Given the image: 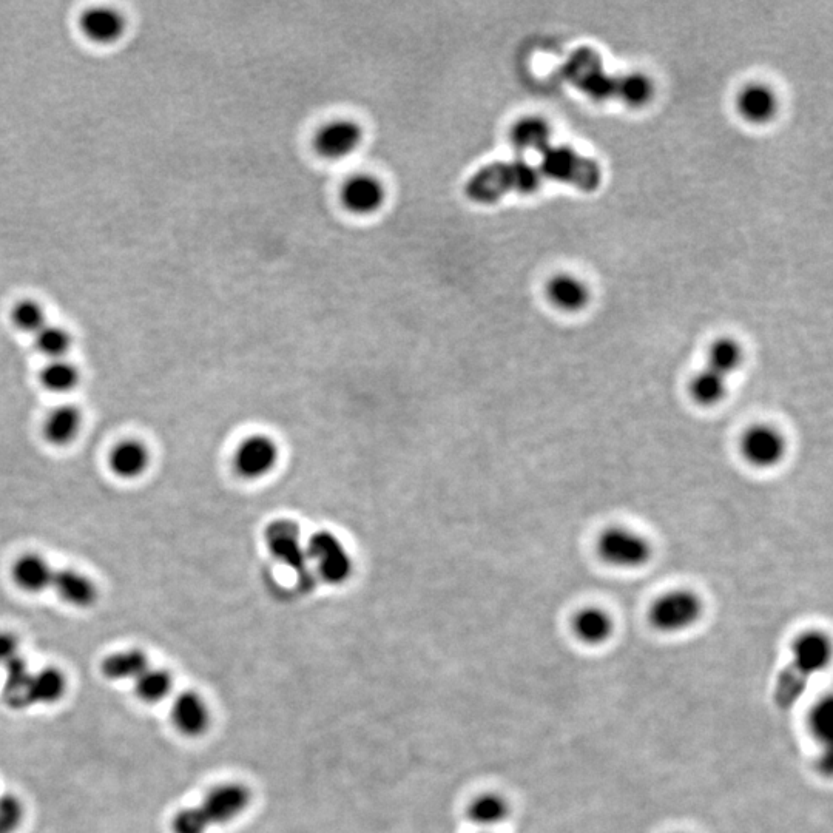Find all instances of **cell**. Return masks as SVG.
Wrapping results in <instances>:
<instances>
[{
	"instance_id": "6da1fadb",
	"label": "cell",
	"mask_w": 833,
	"mask_h": 833,
	"mask_svg": "<svg viewBox=\"0 0 833 833\" xmlns=\"http://www.w3.org/2000/svg\"><path fill=\"white\" fill-rule=\"evenodd\" d=\"M542 173L525 161L494 162L474 173L466 184L469 198L480 204L496 203L506 193L539 189Z\"/></svg>"
},
{
	"instance_id": "7a4b0ae2",
	"label": "cell",
	"mask_w": 833,
	"mask_h": 833,
	"mask_svg": "<svg viewBox=\"0 0 833 833\" xmlns=\"http://www.w3.org/2000/svg\"><path fill=\"white\" fill-rule=\"evenodd\" d=\"M832 658V644L821 631H807L796 639L792 648V662L787 665L776 688L778 702L783 707L792 704L803 693L807 679L823 672Z\"/></svg>"
},
{
	"instance_id": "3957f363",
	"label": "cell",
	"mask_w": 833,
	"mask_h": 833,
	"mask_svg": "<svg viewBox=\"0 0 833 833\" xmlns=\"http://www.w3.org/2000/svg\"><path fill=\"white\" fill-rule=\"evenodd\" d=\"M539 152L542 155L539 169L542 175L571 184L585 192H593L601 186V167L593 159L579 155L570 147L551 146L550 142Z\"/></svg>"
},
{
	"instance_id": "277c9868",
	"label": "cell",
	"mask_w": 833,
	"mask_h": 833,
	"mask_svg": "<svg viewBox=\"0 0 833 833\" xmlns=\"http://www.w3.org/2000/svg\"><path fill=\"white\" fill-rule=\"evenodd\" d=\"M562 75L574 87L597 101L618 96L619 78H611L605 73L601 56L593 48L581 47L574 50L562 67Z\"/></svg>"
},
{
	"instance_id": "5b68a950",
	"label": "cell",
	"mask_w": 833,
	"mask_h": 833,
	"mask_svg": "<svg viewBox=\"0 0 833 833\" xmlns=\"http://www.w3.org/2000/svg\"><path fill=\"white\" fill-rule=\"evenodd\" d=\"M266 543L275 559L289 568L303 587L312 584L311 560L297 523L292 520L270 523L266 530Z\"/></svg>"
},
{
	"instance_id": "8992f818",
	"label": "cell",
	"mask_w": 833,
	"mask_h": 833,
	"mask_svg": "<svg viewBox=\"0 0 833 833\" xmlns=\"http://www.w3.org/2000/svg\"><path fill=\"white\" fill-rule=\"evenodd\" d=\"M704 604L693 591H668L651 605L648 619L661 633H682L698 624Z\"/></svg>"
},
{
	"instance_id": "52a82bcc",
	"label": "cell",
	"mask_w": 833,
	"mask_h": 833,
	"mask_svg": "<svg viewBox=\"0 0 833 833\" xmlns=\"http://www.w3.org/2000/svg\"><path fill=\"white\" fill-rule=\"evenodd\" d=\"M252 793L240 783H224L210 789L198 806L193 807L209 832L212 826L233 823L249 809Z\"/></svg>"
},
{
	"instance_id": "ba28073f",
	"label": "cell",
	"mask_w": 833,
	"mask_h": 833,
	"mask_svg": "<svg viewBox=\"0 0 833 833\" xmlns=\"http://www.w3.org/2000/svg\"><path fill=\"white\" fill-rule=\"evenodd\" d=\"M599 556L613 567L633 570L651 559V545L644 536L624 527H611L597 540Z\"/></svg>"
},
{
	"instance_id": "9c48e42d",
	"label": "cell",
	"mask_w": 833,
	"mask_h": 833,
	"mask_svg": "<svg viewBox=\"0 0 833 833\" xmlns=\"http://www.w3.org/2000/svg\"><path fill=\"white\" fill-rule=\"evenodd\" d=\"M306 545L309 560L315 565V570L323 577L324 582L340 585L349 581L354 571V562L343 542L335 534L320 531L314 534Z\"/></svg>"
},
{
	"instance_id": "30bf717a",
	"label": "cell",
	"mask_w": 833,
	"mask_h": 833,
	"mask_svg": "<svg viewBox=\"0 0 833 833\" xmlns=\"http://www.w3.org/2000/svg\"><path fill=\"white\" fill-rule=\"evenodd\" d=\"M742 457L755 468L769 469L786 457V437L770 425H755L744 432L739 443Z\"/></svg>"
},
{
	"instance_id": "8fae6325",
	"label": "cell",
	"mask_w": 833,
	"mask_h": 833,
	"mask_svg": "<svg viewBox=\"0 0 833 833\" xmlns=\"http://www.w3.org/2000/svg\"><path fill=\"white\" fill-rule=\"evenodd\" d=\"M280 462L277 443L267 436H252L238 445L233 454V468L246 480H258L269 476Z\"/></svg>"
},
{
	"instance_id": "7c38bea8",
	"label": "cell",
	"mask_w": 833,
	"mask_h": 833,
	"mask_svg": "<svg viewBox=\"0 0 833 833\" xmlns=\"http://www.w3.org/2000/svg\"><path fill=\"white\" fill-rule=\"evenodd\" d=\"M172 721L176 730L184 736H203L209 730L212 721L206 699L195 690L179 693L172 705Z\"/></svg>"
},
{
	"instance_id": "4fadbf2b",
	"label": "cell",
	"mask_w": 833,
	"mask_h": 833,
	"mask_svg": "<svg viewBox=\"0 0 833 833\" xmlns=\"http://www.w3.org/2000/svg\"><path fill=\"white\" fill-rule=\"evenodd\" d=\"M363 141V130L357 122L337 119L324 125L315 139L318 152L326 158L341 159L352 155Z\"/></svg>"
},
{
	"instance_id": "5bb4252c",
	"label": "cell",
	"mask_w": 833,
	"mask_h": 833,
	"mask_svg": "<svg viewBox=\"0 0 833 833\" xmlns=\"http://www.w3.org/2000/svg\"><path fill=\"white\" fill-rule=\"evenodd\" d=\"M385 199L386 190L382 181L371 175L355 176L343 189V203L351 212L361 215L378 212Z\"/></svg>"
},
{
	"instance_id": "9a60e30c",
	"label": "cell",
	"mask_w": 833,
	"mask_h": 833,
	"mask_svg": "<svg viewBox=\"0 0 833 833\" xmlns=\"http://www.w3.org/2000/svg\"><path fill=\"white\" fill-rule=\"evenodd\" d=\"M79 28L96 44H113L125 31V19L119 11L108 7L88 8L79 21Z\"/></svg>"
},
{
	"instance_id": "2e32d148",
	"label": "cell",
	"mask_w": 833,
	"mask_h": 833,
	"mask_svg": "<svg viewBox=\"0 0 833 833\" xmlns=\"http://www.w3.org/2000/svg\"><path fill=\"white\" fill-rule=\"evenodd\" d=\"M51 587L67 604L78 608H88L95 605L98 590L88 577L75 570L54 571Z\"/></svg>"
},
{
	"instance_id": "e0dca14e",
	"label": "cell",
	"mask_w": 833,
	"mask_h": 833,
	"mask_svg": "<svg viewBox=\"0 0 833 833\" xmlns=\"http://www.w3.org/2000/svg\"><path fill=\"white\" fill-rule=\"evenodd\" d=\"M573 631L576 638L584 644H605L613 636V618L602 608H584L574 618Z\"/></svg>"
},
{
	"instance_id": "ac0fdd59",
	"label": "cell",
	"mask_w": 833,
	"mask_h": 833,
	"mask_svg": "<svg viewBox=\"0 0 833 833\" xmlns=\"http://www.w3.org/2000/svg\"><path fill=\"white\" fill-rule=\"evenodd\" d=\"M149 449L136 440L119 443L110 454V466L113 473L121 479H136L146 473L149 466Z\"/></svg>"
},
{
	"instance_id": "d6986e66",
	"label": "cell",
	"mask_w": 833,
	"mask_h": 833,
	"mask_svg": "<svg viewBox=\"0 0 833 833\" xmlns=\"http://www.w3.org/2000/svg\"><path fill=\"white\" fill-rule=\"evenodd\" d=\"M14 582L28 593H41L53 584L54 570L38 554H25L13 567Z\"/></svg>"
},
{
	"instance_id": "ffe728a7",
	"label": "cell",
	"mask_w": 833,
	"mask_h": 833,
	"mask_svg": "<svg viewBox=\"0 0 833 833\" xmlns=\"http://www.w3.org/2000/svg\"><path fill=\"white\" fill-rule=\"evenodd\" d=\"M67 692V679L56 667H47L41 672L31 673L28 684V704L50 705L61 701Z\"/></svg>"
},
{
	"instance_id": "44dd1931",
	"label": "cell",
	"mask_w": 833,
	"mask_h": 833,
	"mask_svg": "<svg viewBox=\"0 0 833 833\" xmlns=\"http://www.w3.org/2000/svg\"><path fill=\"white\" fill-rule=\"evenodd\" d=\"M149 668V658L141 650L113 653L102 661L101 672L110 681H136Z\"/></svg>"
},
{
	"instance_id": "7402d4cb",
	"label": "cell",
	"mask_w": 833,
	"mask_h": 833,
	"mask_svg": "<svg viewBox=\"0 0 833 833\" xmlns=\"http://www.w3.org/2000/svg\"><path fill=\"white\" fill-rule=\"evenodd\" d=\"M82 425V414L76 406H59L48 415L45 422V437L54 446H65L73 442Z\"/></svg>"
},
{
	"instance_id": "603a6c76",
	"label": "cell",
	"mask_w": 833,
	"mask_h": 833,
	"mask_svg": "<svg viewBox=\"0 0 833 833\" xmlns=\"http://www.w3.org/2000/svg\"><path fill=\"white\" fill-rule=\"evenodd\" d=\"M510 817V804L497 793H482L468 806V818L482 829H493Z\"/></svg>"
},
{
	"instance_id": "cb8c5ba5",
	"label": "cell",
	"mask_w": 833,
	"mask_h": 833,
	"mask_svg": "<svg viewBox=\"0 0 833 833\" xmlns=\"http://www.w3.org/2000/svg\"><path fill=\"white\" fill-rule=\"evenodd\" d=\"M4 699L5 704L14 710H24L30 707L28 704V684H30L31 672L28 670L27 662L17 656L16 659L5 665Z\"/></svg>"
},
{
	"instance_id": "d4e9b609",
	"label": "cell",
	"mask_w": 833,
	"mask_h": 833,
	"mask_svg": "<svg viewBox=\"0 0 833 833\" xmlns=\"http://www.w3.org/2000/svg\"><path fill=\"white\" fill-rule=\"evenodd\" d=\"M738 105L749 121L764 122L775 113L776 99L764 85H750L739 95Z\"/></svg>"
},
{
	"instance_id": "484cf974",
	"label": "cell",
	"mask_w": 833,
	"mask_h": 833,
	"mask_svg": "<svg viewBox=\"0 0 833 833\" xmlns=\"http://www.w3.org/2000/svg\"><path fill=\"white\" fill-rule=\"evenodd\" d=\"M690 395L698 405H718L727 395V378L705 368L690 383Z\"/></svg>"
},
{
	"instance_id": "4316f807",
	"label": "cell",
	"mask_w": 833,
	"mask_h": 833,
	"mask_svg": "<svg viewBox=\"0 0 833 833\" xmlns=\"http://www.w3.org/2000/svg\"><path fill=\"white\" fill-rule=\"evenodd\" d=\"M548 297L564 311H579L587 304L588 292L576 278L557 277L548 286Z\"/></svg>"
},
{
	"instance_id": "83f0119b",
	"label": "cell",
	"mask_w": 833,
	"mask_h": 833,
	"mask_svg": "<svg viewBox=\"0 0 833 833\" xmlns=\"http://www.w3.org/2000/svg\"><path fill=\"white\" fill-rule=\"evenodd\" d=\"M510 136L517 149L539 152L550 141V127L539 118L520 119L511 129Z\"/></svg>"
},
{
	"instance_id": "f1b7e54d",
	"label": "cell",
	"mask_w": 833,
	"mask_h": 833,
	"mask_svg": "<svg viewBox=\"0 0 833 833\" xmlns=\"http://www.w3.org/2000/svg\"><path fill=\"white\" fill-rule=\"evenodd\" d=\"M173 679L167 670L162 668H147L135 681L136 695L149 704L166 699L172 692Z\"/></svg>"
},
{
	"instance_id": "f546056e",
	"label": "cell",
	"mask_w": 833,
	"mask_h": 833,
	"mask_svg": "<svg viewBox=\"0 0 833 833\" xmlns=\"http://www.w3.org/2000/svg\"><path fill=\"white\" fill-rule=\"evenodd\" d=\"M742 349L735 340L721 338L713 344L709 352V366L707 368L718 372L722 377H729L741 365Z\"/></svg>"
},
{
	"instance_id": "4dcf8cb0",
	"label": "cell",
	"mask_w": 833,
	"mask_h": 833,
	"mask_svg": "<svg viewBox=\"0 0 833 833\" xmlns=\"http://www.w3.org/2000/svg\"><path fill=\"white\" fill-rule=\"evenodd\" d=\"M41 382L48 391L68 392L78 386L79 372L64 358L51 360V363L42 369Z\"/></svg>"
},
{
	"instance_id": "1f68e13d",
	"label": "cell",
	"mask_w": 833,
	"mask_h": 833,
	"mask_svg": "<svg viewBox=\"0 0 833 833\" xmlns=\"http://www.w3.org/2000/svg\"><path fill=\"white\" fill-rule=\"evenodd\" d=\"M34 337H36V348L51 360H61L70 351V334L59 326L45 324L38 334H34Z\"/></svg>"
},
{
	"instance_id": "d6a6232c",
	"label": "cell",
	"mask_w": 833,
	"mask_h": 833,
	"mask_svg": "<svg viewBox=\"0 0 833 833\" xmlns=\"http://www.w3.org/2000/svg\"><path fill=\"white\" fill-rule=\"evenodd\" d=\"M11 320H13L17 329L34 335L38 334L47 324V315H45L44 307L38 301L22 300L13 307Z\"/></svg>"
},
{
	"instance_id": "836d02e7",
	"label": "cell",
	"mask_w": 833,
	"mask_h": 833,
	"mask_svg": "<svg viewBox=\"0 0 833 833\" xmlns=\"http://www.w3.org/2000/svg\"><path fill=\"white\" fill-rule=\"evenodd\" d=\"M651 92H653V87L645 76L633 73V75L619 78L618 96L633 107L645 104L650 99Z\"/></svg>"
},
{
	"instance_id": "e575fe53",
	"label": "cell",
	"mask_w": 833,
	"mask_h": 833,
	"mask_svg": "<svg viewBox=\"0 0 833 833\" xmlns=\"http://www.w3.org/2000/svg\"><path fill=\"white\" fill-rule=\"evenodd\" d=\"M25 809L16 795L0 796V833H14L22 826Z\"/></svg>"
},
{
	"instance_id": "d590c367",
	"label": "cell",
	"mask_w": 833,
	"mask_h": 833,
	"mask_svg": "<svg viewBox=\"0 0 833 833\" xmlns=\"http://www.w3.org/2000/svg\"><path fill=\"white\" fill-rule=\"evenodd\" d=\"M833 724V704L829 698L818 702L817 707L813 709L812 718H810V726H812L813 733L818 736L821 741H829L830 733H832Z\"/></svg>"
},
{
	"instance_id": "8d00e7d4",
	"label": "cell",
	"mask_w": 833,
	"mask_h": 833,
	"mask_svg": "<svg viewBox=\"0 0 833 833\" xmlns=\"http://www.w3.org/2000/svg\"><path fill=\"white\" fill-rule=\"evenodd\" d=\"M19 656V642L10 633H0V665L10 664Z\"/></svg>"
},
{
	"instance_id": "74e56055",
	"label": "cell",
	"mask_w": 833,
	"mask_h": 833,
	"mask_svg": "<svg viewBox=\"0 0 833 833\" xmlns=\"http://www.w3.org/2000/svg\"><path fill=\"white\" fill-rule=\"evenodd\" d=\"M482 833H491V832H482Z\"/></svg>"
}]
</instances>
